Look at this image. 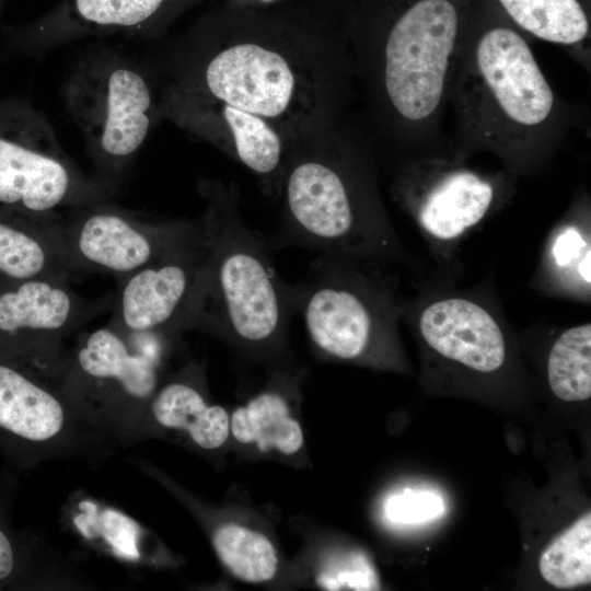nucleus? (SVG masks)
Returning a JSON list of instances; mask_svg holds the SVG:
<instances>
[{
  "label": "nucleus",
  "mask_w": 591,
  "mask_h": 591,
  "mask_svg": "<svg viewBox=\"0 0 591 591\" xmlns=\"http://www.w3.org/2000/svg\"><path fill=\"white\" fill-rule=\"evenodd\" d=\"M15 568V554L11 541L0 530V581L8 579Z\"/></svg>",
  "instance_id": "obj_27"
},
{
  "label": "nucleus",
  "mask_w": 591,
  "mask_h": 591,
  "mask_svg": "<svg viewBox=\"0 0 591 591\" xmlns=\"http://www.w3.org/2000/svg\"><path fill=\"white\" fill-rule=\"evenodd\" d=\"M204 256L198 218L196 230L170 251L117 279L108 324L124 334L174 333Z\"/></svg>",
  "instance_id": "obj_13"
},
{
  "label": "nucleus",
  "mask_w": 591,
  "mask_h": 591,
  "mask_svg": "<svg viewBox=\"0 0 591 591\" xmlns=\"http://www.w3.org/2000/svg\"><path fill=\"white\" fill-rule=\"evenodd\" d=\"M146 420L161 429L184 432L194 445L207 451L221 448L230 438V414L224 407L210 404L204 372L197 364H188L161 382Z\"/></svg>",
  "instance_id": "obj_17"
},
{
  "label": "nucleus",
  "mask_w": 591,
  "mask_h": 591,
  "mask_svg": "<svg viewBox=\"0 0 591 591\" xmlns=\"http://www.w3.org/2000/svg\"><path fill=\"white\" fill-rule=\"evenodd\" d=\"M315 584L323 590H379L376 570L360 551H338L324 556L315 572Z\"/></svg>",
  "instance_id": "obj_24"
},
{
  "label": "nucleus",
  "mask_w": 591,
  "mask_h": 591,
  "mask_svg": "<svg viewBox=\"0 0 591 591\" xmlns=\"http://www.w3.org/2000/svg\"><path fill=\"white\" fill-rule=\"evenodd\" d=\"M62 96L84 139L93 175L116 194L162 119L148 67L119 47L92 46L70 68Z\"/></svg>",
  "instance_id": "obj_6"
},
{
  "label": "nucleus",
  "mask_w": 591,
  "mask_h": 591,
  "mask_svg": "<svg viewBox=\"0 0 591 591\" xmlns=\"http://www.w3.org/2000/svg\"><path fill=\"white\" fill-rule=\"evenodd\" d=\"M114 195L74 164L53 126L36 111L24 108L16 130L0 132V207L53 216Z\"/></svg>",
  "instance_id": "obj_9"
},
{
  "label": "nucleus",
  "mask_w": 591,
  "mask_h": 591,
  "mask_svg": "<svg viewBox=\"0 0 591 591\" xmlns=\"http://www.w3.org/2000/svg\"><path fill=\"white\" fill-rule=\"evenodd\" d=\"M205 0H63L27 31L36 51H49L86 36H161Z\"/></svg>",
  "instance_id": "obj_14"
},
{
  "label": "nucleus",
  "mask_w": 591,
  "mask_h": 591,
  "mask_svg": "<svg viewBox=\"0 0 591 591\" xmlns=\"http://www.w3.org/2000/svg\"><path fill=\"white\" fill-rule=\"evenodd\" d=\"M143 61L161 118L246 167L270 197L289 149L340 124L357 82L334 0H225Z\"/></svg>",
  "instance_id": "obj_1"
},
{
  "label": "nucleus",
  "mask_w": 591,
  "mask_h": 591,
  "mask_svg": "<svg viewBox=\"0 0 591 591\" xmlns=\"http://www.w3.org/2000/svg\"><path fill=\"white\" fill-rule=\"evenodd\" d=\"M179 337L165 332L124 334L108 323L81 333L57 384L90 427L138 436Z\"/></svg>",
  "instance_id": "obj_7"
},
{
  "label": "nucleus",
  "mask_w": 591,
  "mask_h": 591,
  "mask_svg": "<svg viewBox=\"0 0 591 591\" xmlns=\"http://www.w3.org/2000/svg\"><path fill=\"white\" fill-rule=\"evenodd\" d=\"M528 37L491 0L471 1L449 96L455 159L486 151L525 173L567 138L576 116Z\"/></svg>",
  "instance_id": "obj_2"
},
{
  "label": "nucleus",
  "mask_w": 591,
  "mask_h": 591,
  "mask_svg": "<svg viewBox=\"0 0 591 591\" xmlns=\"http://www.w3.org/2000/svg\"><path fill=\"white\" fill-rule=\"evenodd\" d=\"M211 542L224 568L241 581L265 583L278 571V551L269 537L257 530L225 522L212 531Z\"/></svg>",
  "instance_id": "obj_21"
},
{
  "label": "nucleus",
  "mask_w": 591,
  "mask_h": 591,
  "mask_svg": "<svg viewBox=\"0 0 591 591\" xmlns=\"http://www.w3.org/2000/svg\"><path fill=\"white\" fill-rule=\"evenodd\" d=\"M74 275L60 215L34 216L0 207V278L69 279Z\"/></svg>",
  "instance_id": "obj_18"
},
{
  "label": "nucleus",
  "mask_w": 591,
  "mask_h": 591,
  "mask_svg": "<svg viewBox=\"0 0 591 591\" xmlns=\"http://www.w3.org/2000/svg\"><path fill=\"white\" fill-rule=\"evenodd\" d=\"M425 343L438 355L471 370L490 373L506 360L505 337L494 316L464 298H447L426 306L419 317Z\"/></svg>",
  "instance_id": "obj_16"
},
{
  "label": "nucleus",
  "mask_w": 591,
  "mask_h": 591,
  "mask_svg": "<svg viewBox=\"0 0 591 591\" xmlns=\"http://www.w3.org/2000/svg\"><path fill=\"white\" fill-rule=\"evenodd\" d=\"M472 0H347L339 9L356 81L378 128L431 149L449 105Z\"/></svg>",
  "instance_id": "obj_3"
},
{
  "label": "nucleus",
  "mask_w": 591,
  "mask_h": 591,
  "mask_svg": "<svg viewBox=\"0 0 591 591\" xmlns=\"http://www.w3.org/2000/svg\"><path fill=\"white\" fill-rule=\"evenodd\" d=\"M296 311L321 355L389 366L394 360L395 306L386 286L356 268L350 256L322 254L308 278L292 285Z\"/></svg>",
  "instance_id": "obj_8"
},
{
  "label": "nucleus",
  "mask_w": 591,
  "mask_h": 591,
  "mask_svg": "<svg viewBox=\"0 0 591 591\" xmlns=\"http://www.w3.org/2000/svg\"><path fill=\"white\" fill-rule=\"evenodd\" d=\"M279 197L276 247L294 244L350 257L391 252L370 151L341 124L289 149Z\"/></svg>",
  "instance_id": "obj_5"
},
{
  "label": "nucleus",
  "mask_w": 591,
  "mask_h": 591,
  "mask_svg": "<svg viewBox=\"0 0 591 591\" xmlns=\"http://www.w3.org/2000/svg\"><path fill=\"white\" fill-rule=\"evenodd\" d=\"M547 379L553 394L565 402L591 396V325L566 329L553 344L547 360Z\"/></svg>",
  "instance_id": "obj_22"
},
{
  "label": "nucleus",
  "mask_w": 591,
  "mask_h": 591,
  "mask_svg": "<svg viewBox=\"0 0 591 591\" xmlns=\"http://www.w3.org/2000/svg\"><path fill=\"white\" fill-rule=\"evenodd\" d=\"M441 158H425L402 172L395 193L422 230L440 241H452L476 225L497 197L494 181Z\"/></svg>",
  "instance_id": "obj_12"
},
{
  "label": "nucleus",
  "mask_w": 591,
  "mask_h": 591,
  "mask_svg": "<svg viewBox=\"0 0 591 591\" xmlns=\"http://www.w3.org/2000/svg\"><path fill=\"white\" fill-rule=\"evenodd\" d=\"M521 32L590 61L591 10L580 0H491Z\"/></svg>",
  "instance_id": "obj_20"
},
{
  "label": "nucleus",
  "mask_w": 591,
  "mask_h": 591,
  "mask_svg": "<svg viewBox=\"0 0 591 591\" xmlns=\"http://www.w3.org/2000/svg\"><path fill=\"white\" fill-rule=\"evenodd\" d=\"M198 219L147 220L111 199L67 209L62 239L73 273L116 279L150 264L187 239Z\"/></svg>",
  "instance_id": "obj_11"
},
{
  "label": "nucleus",
  "mask_w": 591,
  "mask_h": 591,
  "mask_svg": "<svg viewBox=\"0 0 591 591\" xmlns=\"http://www.w3.org/2000/svg\"><path fill=\"white\" fill-rule=\"evenodd\" d=\"M587 8L591 10V0H580Z\"/></svg>",
  "instance_id": "obj_30"
},
{
  "label": "nucleus",
  "mask_w": 591,
  "mask_h": 591,
  "mask_svg": "<svg viewBox=\"0 0 591 591\" xmlns=\"http://www.w3.org/2000/svg\"><path fill=\"white\" fill-rule=\"evenodd\" d=\"M204 256L177 327L201 331L257 357L286 348L296 311L292 285L278 276L268 245L244 222L233 183L200 179Z\"/></svg>",
  "instance_id": "obj_4"
},
{
  "label": "nucleus",
  "mask_w": 591,
  "mask_h": 591,
  "mask_svg": "<svg viewBox=\"0 0 591 591\" xmlns=\"http://www.w3.org/2000/svg\"><path fill=\"white\" fill-rule=\"evenodd\" d=\"M444 502L434 491L405 488L390 494L383 502V515L395 525L431 521L444 512Z\"/></svg>",
  "instance_id": "obj_25"
},
{
  "label": "nucleus",
  "mask_w": 591,
  "mask_h": 591,
  "mask_svg": "<svg viewBox=\"0 0 591 591\" xmlns=\"http://www.w3.org/2000/svg\"><path fill=\"white\" fill-rule=\"evenodd\" d=\"M538 569L553 587L569 589L591 581V513L588 511L542 552Z\"/></svg>",
  "instance_id": "obj_23"
},
{
  "label": "nucleus",
  "mask_w": 591,
  "mask_h": 591,
  "mask_svg": "<svg viewBox=\"0 0 591 591\" xmlns=\"http://www.w3.org/2000/svg\"><path fill=\"white\" fill-rule=\"evenodd\" d=\"M335 2L338 5V8L340 9L347 2V0H335Z\"/></svg>",
  "instance_id": "obj_29"
},
{
  "label": "nucleus",
  "mask_w": 591,
  "mask_h": 591,
  "mask_svg": "<svg viewBox=\"0 0 591 591\" xmlns=\"http://www.w3.org/2000/svg\"><path fill=\"white\" fill-rule=\"evenodd\" d=\"M83 422L56 382L0 354V431L57 455L74 447Z\"/></svg>",
  "instance_id": "obj_15"
},
{
  "label": "nucleus",
  "mask_w": 591,
  "mask_h": 591,
  "mask_svg": "<svg viewBox=\"0 0 591 591\" xmlns=\"http://www.w3.org/2000/svg\"><path fill=\"white\" fill-rule=\"evenodd\" d=\"M553 255L558 266L567 267L576 263L580 277L590 285V245L579 231L568 228L555 241Z\"/></svg>",
  "instance_id": "obj_26"
},
{
  "label": "nucleus",
  "mask_w": 591,
  "mask_h": 591,
  "mask_svg": "<svg viewBox=\"0 0 591 591\" xmlns=\"http://www.w3.org/2000/svg\"><path fill=\"white\" fill-rule=\"evenodd\" d=\"M294 391L296 382L278 373L268 387L230 414V437L263 453L297 454L303 448L304 434L290 405Z\"/></svg>",
  "instance_id": "obj_19"
},
{
  "label": "nucleus",
  "mask_w": 591,
  "mask_h": 591,
  "mask_svg": "<svg viewBox=\"0 0 591 591\" xmlns=\"http://www.w3.org/2000/svg\"><path fill=\"white\" fill-rule=\"evenodd\" d=\"M112 301L83 298L68 279L0 278V354L57 383L68 354L63 341Z\"/></svg>",
  "instance_id": "obj_10"
},
{
  "label": "nucleus",
  "mask_w": 591,
  "mask_h": 591,
  "mask_svg": "<svg viewBox=\"0 0 591 591\" xmlns=\"http://www.w3.org/2000/svg\"><path fill=\"white\" fill-rule=\"evenodd\" d=\"M242 5L252 8H268L280 4L287 0H231Z\"/></svg>",
  "instance_id": "obj_28"
}]
</instances>
